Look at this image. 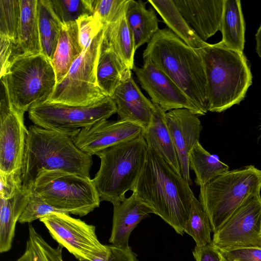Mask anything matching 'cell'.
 Instances as JSON below:
<instances>
[{"mask_svg": "<svg viewBox=\"0 0 261 261\" xmlns=\"http://www.w3.org/2000/svg\"><path fill=\"white\" fill-rule=\"evenodd\" d=\"M181 174L148 146L146 161L134 190L139 199L183 235L195 196Z\"/></svg>", "mask_w": 261, "mask_h": 261, "instance_id": "1", "label": "cell"}, {"mask_svg": "<svg viewBox=\"0 0 261 261\" xmlns=\"http://www.w3.org/2000/svg\"><path fill=\"white\" fill-rule=\"evenodd\" d=\"M186 95L200 115L208 111L207 82L197 49L182 41L171 30L159 29L143 53Z\"/></svg>", "mask_w": 261, "mask_h": 261, "instance_id": "2", "label": "cell"}, {"mask_svg": "<svg viewBox=\"0 0 261 261\" xmlns=\"http://www.w3.org/2000/svg\"><path fill=\"white\" fill-rule=\"evenodd\" d=\"M92 156L80 150L73 138L36 125L28 129L21 168L22 186L30 190L42 170H60L90 178Z\"/></svg>", "mask_w": 261, "mask_h": 261, "instance_id": "3", "label": "cell"}, {"mask_svg": "<svg viewBox=\"0 0 261 261\" xmlns=\"http://www.w3.org/2000/svg\"><path fill=\"white\" fill-rule=\"evenodd\" d=\"M197 50L206 79L208 111L220 113L239 104L252 79L243 53L227 47L221 41L208 43Z\"/></svg>", "mask_w": 261, "mask_h": 261, "instance_id": "4", "label": "cell"}, {"mask_svg": "<svg viewBox=\"0 0 261 261\" xmlns=\"http://www.w3.org/2000/svg\"><path fill=\"white\" fill-rule=\"evenodd\" d=\"M142 134L96 153L100 165L92 179L101 201L114 205L126 198L127 191H134L148 151Z\"/></svg>", "mask_w": 261, "mask_h": 261, "instance_id": "5", "label": "cell"}, {"mask_svg": "<svg viewBox=\"0 0 261 261\" xmlns=\"http://www.w3.org/2000/svg\"><path fill=\"white\" fill-rule=\"evenodd\" d=\"M1 81L10 104L24 113L47 101L57 84L51 61L42 53L19 56Z\"/></svg>", "mask_w": 261, "mask_h": 261, "instance_id": "6", "label": "cell"}, {"mask_svg": "<svg viewBox=\"0 0 261 261\" xmlns=\"http://www.w3.org/2000/svg\"><path fill=\"white\" fill-rule=\"evenodd\" d=\"M261 170L253 165L227 171L200 187L199 201L217 231L251 195L259 193Z\"/></svg>", "mask_w": 261, "mask_h": 261, "instance_id": "7", "label": "cell"}, {"mask_svg": "<svg viewBox=\"0 0 261 261\" xmlns=\"http://www.w3.org/2000/svg\"><path fill=\"white\" fill-rule=\"evenodd\" d=\"M51 206L83 217L101 201L93 179L60 170H42L31 189Z\"/></svg>", "mask_w": 261, "mask_h": 261, "instance_id": "8", "label": "cell"}, {"mask_svg": "<svg viewBox=\"0 0 261 261\" xmlns=\"http://www.w3.org/2000/svg\"><path fill=\"white\" fill-rule=\"evenodd\" d=\"M104 28L74 61L65 77L56 85L47 101L70 106H87L105 96L98 86L96 65Z\"/></svg>", "mask_w": 261, "mask_h": 261, "instance_id": "9", "label": "cell"}, {"mask_svg": "<svg viewBox=\"0 0 261 261\" xmlns=\"http://www.w3.org/2000/svg\"><path fill=\"white\" fill-rule=\"evenodd\" d=\"M115 113L116 107L110 96L87 106L45 101L33 106L28 111L29 119L35 125L72 138L82 128L107 120Z\"/></svg>", "mask_w": 261, "mask_h": 261, "instance_id": "10", "label": "cell"}, {"mask_svg": "<svg viewBox=\"0 0 261 261\" xmlns=\"http://www.w3.org/2000/svg\"><path fill=\"white\" fill-rule=\"evenodd\" d=\"M39 220L59 245L66 249L79 261H93L108 256L109 245L99 241L95 226L66 213H51Z\"/></svg>", "mask_w": 261, "mask_h": 261, "instance_id": "11", "label": "cell"}, {"mask_svg": "<svg viewBox=\"0 0 261 261\" xmlns=\"http://www.w3.org/2000/svg\"><path fill=\"white\" fill-rule=\"evenodd\" d=\"M212 243L220 251L261 248V195L249 196L214 233Z\"/></svg>", "mask_w": 261, "mask_h": 261, "instance_id": "12", "label": "cell"}, {"mask_svg": "<svg viewBox=\"0 0 261 261\" xmlns=\"http://www.w3.org/2000/svg\"><path fill=\"white\" fill-rule=\"evenodd\" d=\"M3 90L0 102V171H21L28 129L24 112L11 106Z\"/></svg>", "mask_w": 261, "mask_h": 261, "instance_id": "13", "label": "cell"}, {"mask_svg": "<svg viewBox=\"0 0 261 261\" xmlns=\"http://www.w3.org/2000/svg\"><path fill=\"white\" fill-rule=\"evenodd\" d=\"M141 67L134 66L135 72L141 87L148 94L152 103L165 112L174 109H186L200 116L182 91L150 60L144 59Z\"/></svg>", "mask_w": 261, "mask_h": 261, "instance_id": "14", "label": "cell"}, {"mask_svg": "<svg viewBox=\"0 0 261 261\" xmlns=\"http://www.w3.org/2000/svg\"><path fill=\"white\" fill-rule=\"evenodd\" d=\"M143 131L141 125L132 121L105 120L82 128L73 141L80 150L92 156L108 147L134 139Z\"/></svg>", "mask_w": 261, "mask_h": 261, "instance_id": "15", "label": "cell"}, {"mask_svg": "<svg viewBox=\"0 0 261 261\" xmlns=\"http://www.w3.org/2000/svg\"><path fill=\"white\" fill-rule=\"evenodd\" d=\"M165 120L177 155L182 176L190 184L189 154L199 142L202 126L198 116L186 109H178L165 113Z\"/></svg>", "mask_w": 261, "mask_h": 261, "instance_id": "16", "label": "cell"}, {"mask_svg": "<svg viewBox=\"0 0 261 261\" xmlns=\"http://www.w3.org/2000/svg\"><path fill=\"white\" fill-rule=\"evenodd\" d=\"M224 0H173L187 22L203 41L220 31Z\"/></svg>", "mask_w": 261, "mask_h": 261, "instance_id": "17", "label": "cell"}, {"mask_svg": "<svg viewBox=\"0 0 261 261\" xmlns=\"http://www.w3.org/2000/svg\"><path fill=\"white\" fill-rule=\"evenodd\" d=\"M111 98L119 119L136 123L144 130L149 126L154 105L143 95L132 77L119 85Z\"/></svg>", "mask_w": 261, "mask_h": 261, "instance_id": "18", "label": "cell"}, {"mask_svg": "<svg viewBox=\"0 0 261 261\" xmlns=\"http://www.w3.org/2000/svg\"><path fill=\"white\" fill-rule=\"evenodd\" d=\"M152 211L138 197L136 193L123 201L113 205L111 234L109 242L122 249H128V240L132 231Z\"/></svg>", "mask_w": 261, "mask_h": 261, "instance_id": "19", "label": "cell"}, {"mask_svg": "<svg viewBox=\"0 0 261 261\" xmlns=\"http://www.w3.org/2000/svg\"><path fill=\"white\" fill-rule=\"evenodd\" d=\"M131 77V70L103 36L96 65L97 83L100 90L105 96L111 97L117 87Z\"/></svg>", "mask_w": 261, "mask_h": 261, "instance_id": "20", "label": "cell"}, {"mask_svg": "<svg viewBox=\"0 0 261 261\" xmlns=\"http://www.w3.org/2000/svg\"><path fill=\"white\" fill-rule=\"evenodd\" d=\"M153 105L154 110L151 122L144 130L143 136L148 146L181 174L176 152L165 120L166 112L158 105Z\"/></svg>", "mask_w": 261, "mask_h": 261, "instance_id": "21", "label": "cell"}, {"mask_svg": "<svg viewBox=\"0 0 261 261\" xmlns=\"http://www.w3.org/2000/svg\"><path fill=\"white\" fill-rule=\"evenodd\" d=\"M125 15L132 33L135 51L148 43L159 31L158 19L155 10L148 9L141 1L127 0Z\"/></svg>", "mask_w": 261, "mask_h": 261, "instance_id": "22", "label": "cell"}, {"mask_svg": "<svg viewBox=\"0 0 261 261\" xmlns=\"http://www.w3.org/2000/svg\"><path fill=\"white\" fill-rule=\"evenodd\" d=\"M83 50L80 43L76 21L64 24L51 60L57 84L65 77L72 63Z\"/></svg>", "mask_w": 261, "mask_h": 261, "instance_id": "23", "label": "cell"}, {"mask_svg": "<svg viewBox=\"0 0 261 261\" xmlns=\"http://www.w3.org/2000/svg\"><path fill=\"white\" fill-rule=\"evenodd\" d=\"M30 190L22 187L12 198H0V252L9 251L12 245L16 222L26 206Z\"/></svg>", "mask_w": 261, "mask_h": 261, "instance_id": "24", "label": "cell"}, {"mask_svg": "<svg viewBox=\"0 0 261 261\" xmlns=\"http://www.w3.org/2000/svg\"><path fill=\"white\" fill-rule=\"evenodd\" d=\"M20 16L17 45L22 55L42 53L37 12V0H19Z\"/></svg>", "mask_w": 261, "mask_h": 261, "instance_id": "25", "label": "cell"}, {"mask_svg": "<svg viewBox=\"0 0 261 261\" xmlns=\"http://www.w3.org/2000/svg\"><path fill=\"white\" fill-rule=\"evenodd\" d=\"M162 18L170 30L188 46L199 49L208 43L201 39L187 22L173 0L147 1Z\"/></svg>", "mask_w": 261, "mask_h": 261, "instance_id": "26", "label": "cell"}, {"mask_svg": "<svg viewBox=\"0 0 261 261\" xmlns=\"http://www.w3.org/2000/svg\"><path fill=\"white\" fill-rule=\"evenodd\" d=\"M220 31L222 35L221 41L225 46L243 53L245 26L240 1H224Z\"/></svg>", "mask_w": 261, "mask_h": 261, "instance_id": "27", "label": "cell"}, {"mask_svg": "<svg viewBox=\"0 0 261 261\" xmlns=\"http://www.w3.org/2000/svg\"><path fill=\"white\" fill-rule=\"evenodd\" d=\"M37 12L42 54L51 61L63 24L49 0H37Z\"/></svg>", "mask_w": 261, "mask_h": 261, "instance_id": "28", "label": "cell"}, {"mask_svg": "<svg viewBox=\"0 0 261 261\" xmlns=\"http://www.w3.org/2000/svg\"><path fill=\"white\" fill-rule=\"evenodd\" d=\"M103 37L126 66L133 70L136 51L125 11L116 21L104 28Z\"/></svg>", "mask_w": 261, "mask_h": 261, "instance_id": "29", "label": "cell"}, {"mask_svg": "<svg viewBox=\"0 0 261 261\" xmlns=\"http://www.w3.org/2000/svg\"><path fill=\"white\" fill-rule=\"evenodd\" d=\"M189 166L195 174V184L200 187L227 172L229 169V167L222 162L217 156L206 151L199 142L189 153Z\"/></svg>", "mask_w": 261, "mask_h": 261, "instance_id": "30", "label": "cell"}, {"mask_svg": "<svg viewBox=\"0 0 261 261\" xmlns=\"http://www.w3.org/2000/svg\"><path fill=\"white\" fill-rule=\"evenodd\" d=\"M28 228L25 251L15 261H63L62 247L50 246L32 225L29 224Z\"/></svg>", "mask_w": 261, "mask_h": 261, "instance_id": "31", "label": "cell"}, {"mask_svg": "<svg viewBox=\"0 0 261 261\" xmlns=\"http://www.w3.org/2000/svg\"><path fill=\"white\" fill-rule=\"evenodd\" d=\"M211 225L200 201L194 196L192 200L190 217L186 223L184 232L195 241L196 246L202 247L212 243Z\"/></svg>", "mask_w": 261, "mask_h": 261, "instance_id": "32", "label": "cell"}, {"mask_svg": "<svg viewBox=\"0 0 261 261\" xmlns=\"http://www.w3.org/2000/svg\"><path fill=\"white\" fill-rule=\"evenodd\" d=\"M63 24L76 21L84 15L93 14L92 0H49Z\"/></svg>", "mask_w": 261, "mask_h": 261, "instance_id": "33", "label": "cell"}, {"mask_svg": "<svg viewBox=\"0 0 261 261\" xmlns=\"http://www.w3.org/2000/svg\"><path fill=\"white\" fill-rule=\"evenodd\" d=\"M20 16L19 0H0V36L17 44Z\"/></svg>", "mask_w": 261, "mask_h": 261, "instance_id": "34", "label": "cell"}, {"mask_svg": "<svg viewBox=\"0 0 261 261\" xmlns=\"http://www.w3.org/2000/svg\"><path fill=\"white\" fill-rule=\"evenodd\" d=\"M53 213L67 214L63 211L51 206L39 195L31 190L28 203L20 216L18 222L21 224L30 223Z\"/></svg>", "mask_w": 261, "mask_h": 261, "instance_id": "35", "label": "cell"}, {"mask_svg": "<svg viewBox=\"0 0 261 261\" xmlns=\"http://www.w3.org/2000/svg\"><path fill=\"white\" fill-rule=\"evenodd\" d=\"M127 0H92L93 13H96L105 28L116 21L124 13Z\"/></svg>", "mask_w": 261, "mask_h": 261, "instance_id": "36", "label": "cell"}, {"mask_svg": "<svg viewBox=\"0 0 261 261\" xmlns=\"http://www.w3.org/2000/svg\"><path fill=\"white\" fill-rule=\"evenodd\" d=\"M79 29V41L84 49L104 27L98 15H84L76 21Z\"/></svg>", "mask_w": 261, "mask_h": 261, "instance_id": "37", "label": "cell"}, {"mask_svg": "<svg viewBox=\"0 0 261 261\" xmlns=\"http://www.w3.org/2000/svg\"><path fill=\"white\" fill-rule=\"evenodd\" d=\"M22 55L17 44L10 38L0 36L1 77L4 76L13 61Z\"/></svg>", "mask_w": 261, "mask_h": 261, "instance_id": "38", "label": "cell"}, {"mask_svg": "<svg viewBox=\"0 0 261 261\" xmlns=\"http://www.w3.org/2000/svg\"><path fill=\"white\" fill-rule=\"evenodd\" d=\"M0 198H12L23 187L21 171L11 173L0 171Z\"/></svg>", "mask_w": 261, "mask_h": 261, "instance_id": "39", "label": "cell"}, {"mask_svg": "<svg viewBox=\"0 0 261 261\" xmlns=\"http://www.w3.org/2000/svg\"><path fill=\"white\" fill-rule=\"evenodd\" d=\"M220 252L228 261H261L260 248H244Z\"/></svg>", "mask_w": 261, "mask_h": 261, "instance_id": "40", "label": "cell"}, {"mask_svg": "<svg viewBox=\"0 0 261 261\" xmlns=\"http://www.w3.org/2000/svg\"><path fill=\"white\" fill-rule=\"evenodd\" d=\"M193 254L196 261H228L212 243L204 246H195Z\"/></svg>", "mask_w": 261, "mask_h": 261, "instance_id": "41", "label": "cell"}, {"mask_svg": "<svg viewBox=\"0 0 261 261\" xmlns=\"http://www.w3.org/2000/svg\"><path fill=\"white\" fill-rule=\"evenodd\" d=\"M109 253L106 258L93 261H139L130 247L125 249L113 245H109Z\"/></svg>", "mask_w": 261, "mask_h": 261, "instance_id": "42", "label": "cell"}, {"mask_svg": "<svg viewBox=\"0 0 261 261\" xmlns=\"http://www.w3.org/2000/svg\"><path fill=\"white\" fill-rule=\"evenodd\" d=\"M255 39L256 42V50L258 56L261 59V24L255 35Z\"/></svg>", "mask_w": 261, "mask_h": 261, "instance_id": "43", "label": "cell"}]
</instances>
